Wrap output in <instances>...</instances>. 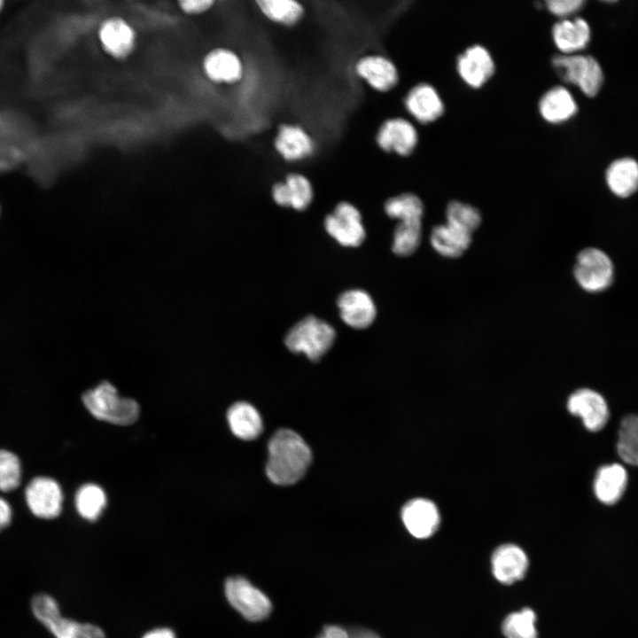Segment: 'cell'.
I'll return each mask as SVG.
<instances>
[{
    "mask_svg": "<svg viewBox=\"0 0 638 638\" xmlns=\"http://www.w3.org/2000/svg\"><path fill=\"white\" fill-rule=\"evenodd\" d=\"M614 268L610 257L598 248L580 251L574 266V276L580 286L589 292L607 289L612 283Z\"/></svg>",
    "mask_w": 638,
    "mask_h": 638,
    "instance_id": "6",
    "label": "cell"
},
{
    "mask_svg": "<svg viewBox=\"0 0 638 638\" xmlns=\"http://www.w3.org/2000/svg\"><path fill=\"white\" fill-rule=\"evenodd\" d=\"M74 504L79 515L89 521L97 520L106 506V495L96 484H85L76 492Z\"/></svg>",
    "mask_w": 638,
    "mask_h": 638,
    "instance_id": "29",
    "label": "cell"
},
{
    "mask_svg": "<svg viewBox=\"0 0 638 638\" xmlns=\"http://www.w3.org/2000/svg\"><path fill=\"white\" fill-rule=\"evenodd\" d=\"M590 27L582 18L563 19L552 28V37L563 54H572L587 47L590 41Z\"/></svg>",
    "mask_w": 638,
    "mask_h": 638,
    "instance_id": "22",
    "label": "cell"
},
{
    "mask_svg": "<svg viewBox=\"0 0 638 638\" xmlns=\"http://www.w3.org/2000/svg\"><path fill=\"white\" fill-rule=\"evenodd\" d=\"M536 615L532 609L524 608L508 615L502 623L506 638H538L535 627Z\"/></svg>",
    "mask_w": 638,
    "mask_h": 638,
    "instance_id": "34",
    "label": "cell"
},
{
    "mask_svg": "<svg viewBox=\"0 0 638 638\" xmlns=\"http://www.w3.org/2000/svg\"><path fill=\"white\" fill-rule=\"evenodd\" d=\"M143 638H176L173 630L167 627H159L147 632Z\"/></svg>",
    "mask_w": 638,
    "mask_h": 638,
    "instance_id": "40",
    "label": "cell"
},
{
    "mask_svg": "<svg viewBox=\"0 0 638 638\" xmlns=\"http://www.w3.org/2000/svg\"><path fill=\"white\" fill-rule=\"evenodd\" d=\"M13 517V510L9 501L0 495V532L7 528Z\"/></svg>",
    "mask_w": 638,
    "mask_h": 638,
    "instance_id": "38",
    "label": "cell"
},
{
    "mask_svg": "<svg viewBox=\"0 0 638 638\" xmlns=\"http://www.w3.org/2000/svg\"><path fill=\"white\" fill-rule=\"evenodd\" d=\"M583 4L582 0H550L547 1L545 5L552 14L566 17L578 12Z\"/></svg>",
    "mask_w": 638,
    "mask_h": 638,
    "instance_id": "36",
    "label": "cell"
},
{
    "mask_svg": "<svg viewBox=\"0 0 638 638\" xmlns=\"http://www.w3.org/2000/svg\"><path fill=\"white\" fill-rule=\"evenodd\" d=\"M335 336L331 325L309 315L288 331L284 343L290 351L303 353L311 361H317L331 347Z\"/></svg>",
    "mask_w": 638,
    "mask_h": 638,
    "instance_id": "4",
    "label": "cell"
},
{
    "mask_svg": "<svg viewBox=\"0 0 638 638\" xmlns=\"http://www.w3.org/2000/svg\"><path fill=\"white\" fill-rule=\"evenodd\" d=\"M578 105L571 92L563 86H555L547 90L539 102V112L548 122L557 124L572 118Z\"/></svg>",
    "mask_w": 638,
    "mask_h": 638,
    "instance_id": "23",
    "label": "cell"
},
{
    "mask_svg": "<svg viewBox=\"0 0 638 638\" xmlns=\"http://www.w3.org/2000/svg\"><path fill=\"white\" fill-rule=\"evenodd\" d=\"M446 217L447 224L471 235L481 223V215L476 207L456 200L448 203Z\"/></svg>",
    "mask_w": 638,
    "mask_h": 638,
    "instance_id": "33",
    "label": "cell"
},
{
    "mask_svg": "<svg viewBox=\"0 0 638 638\" xmlns=\"http://www.w3.org/2000/svg\"><path fill=\"white\" fill-rule=\"evenodd\" d=\"M324 227L338 244L347 247L359 246L366 232L359 210L349 202L338 203L324 220Z\"/></svg>",
    "mask_w": 638,
    "mask_h": 638,
    "instance_id": "9",
    "label": "cell"
},
{
    "mask_svg": "<svg viewBox=\"0 0 638 638\" xmlns=\"http://www.w3.org/2000/svg\"><path fill=\"white\" fill-rule=\"evenodd\" d=\"M313 194L311 183L299 173L287 175L284 182H278L272 187V198L277 205L299 211L310 205Z\"/></svg>",
    "mask_w": 638,
    "mask_h": 638,
    "instance_id": "21",
    "label": "cell"
},
{
    "mask_svg": "<svg viewBox=\"0 0 638 638\" xmlns=\"http://www.w3.org/2000/svg\"><path fill=\"white\" fill-rule=\"evenodd\" d=\"M617 450L625 463L638 466V415L630 414L622 418Z\"/></svg>",
    "mask_w": 638,
    "mask_h": 638,
    "instance_id": "30",
    "label": "cell"
},
{
    "mask_svg": "<svg viewBox=\"0 0 638 638\" xmlns=\"http://www.w3.org/2000/svg\"><path fill=\"white\" fill-rule=\"evenodd\" d=\"M407 111L419 122L430 123L444 113V104L435 88L419 83L410 89L404 99Z\"/></svg>",
    "mask_w": 638,
    "mask_h": 638,
    "instance_id": "19",
    "label": "cell"
},
{
    "mask_svg": "<svg viewBox=\"0 0 638 638\" xmlns=\"http://www.w3.org/2000/svg\"><path fill=\"white\" fill-rule=\"evenodd\" d=\"M627 473L619 463L602 466L596 472L594 491L596 498L603 503H616L625 492Z\"/></svg>",
    "mask_w": 638,
    "mask_h": 638,
    "instance_id": "24",
    "label": "cell"
},
{
    "mask_svg": "<svg viewBox=\"0 0 638 638\" xmlns=\"http://www.w3.org/2000/svg\"><path fill=\"white\" fill-rule=\"evenodd\" d=\"M214 4L211 0H183L179 1L180 8L188 14H200L209 10Z\"/></svg>",
    "mask_w": 638,
    "mask_h": 638,
    "instance_id": "37",
    "label": "cell"
},
{
    "mask_svg": "<svg viewBox=\"0 0 638 638\" xmlns=\"http://www.w3.org/2000/svg\"><path fill=\"white\" fill-rule=\"evenodd\" d=\"M256 4L269 20L284 25H296L304 16L303 5L295 0H258Z\"/></svg>",
    "mask_w": 638,
    "mask_h": 638,
    "instance_id": "28",
    "label": "cell"
},
{
    "mask_svg": "<svg viewBox=\"0 0 638 638\" xmlns=\"http://www.w3.org/2000/svg\"><path fill=\"white\" fill-rule=\"evenodd\" d=\"M203 69L207 78L216 83H235L243 75V64L239 57L224 48L209 51L204 58Z\"/></svg>",
    "mask_w": 638,
    "mask_h": 638,
    "instance_id": "20",
    "label": "cell"
},
{
    "mask_svg": "<svg viewBox=\"0 0 638 638\" xmlns=\"http://www.w3.org/2000/svg\"><path fill=\"white\" fill-rule=\"evenodd\" d=\"M82 400L93 416L113 424H131L139 415L137 402L119 396L117 389L109 382H102L97 387L86 391Z\"/></svg>",
    "mask_w": 638,
    "mask_h": 638,
    "instance_id": "2",
    "label": "cell"
},
{
    "mask_svg": "<svg viewBox=\"0 0 638 638\" xmlns=\"http://www.w3.org/2000/svg\"><path fill=\"white\" fill-rule=\"evenodd\" d=\"M492 572L495 579L503 584H512L522 580L528 568V557L517 545L503 544L498 547L491 558Z\"/></svg>",
    "mask_w": 638,
    "mask_h": 638,
    "instance_id": "18",
    "label": "cell"
},
{
    "mask_svg": "<svg viewBox=\"0 0 638 638\" xmlns=\"http://www.w3.org/2000/svg\"><path fill=\"white\" fill-rule=\"evenodd\" d=\"M350 638H379L374 632L365 629H355L349 632Z\"/></svg>",
    "mask_w": 638,
    "mask_h": 638,
    "instance_id": "41",
    "label": "cell"
},
{
    "mask_svg": "<svg viewBox=\"0 0 638 638\" xmlns=\"http://www.w3.org/2000/svg\"><path fill=\"white\" fill-rule=\"evenodd\" d=\"M605 180L616 196H631L638 190V162L629 157L612 161L606 169Z\"/></svg>",
    "mask_w": 638,
    "mask_h": 638,
    "instance_id": "25",
    "label": "cell"
},
{
    "mask_svg": "<svg viewBox=\"0 0 638 638\" xmlns=\"http://www.w3.org/2000/svg\"><path fill=\"white\" fill-rule=\"evenodd\" d=\"M3 4H4V2L0 0V11H1L2 8H3Z\"/></svg>",
    "mask_w": 638,
    "mask_h": 638,
    "instance_id": "42",
    "label": "cell"
},
{
    "mask_svg": "<svg viewBox=\"0 0 638 638\" xmlns=\"http://www.w3.org/2000/svg\"><path fill=\"white\" fill-rule=\"evenodd\" d=\"M356 74L371 88L386 92L396 86L399 81L398 70L392 60L382 55H367L355 64Z\"/></svg>",
    "mask_w": 638,
    "mask_h": 638,
    "instance_id": "17",
    "label": "cell"
},
{
    "mask_svg": "<svg viewBox=\"0 0 638 638\" xmlns=\"http://www.w3.org/2000/svg\"><path fill=\"white\" fill-rule=\"evenodd\" d=\"M22 481V463L12 451L0 448V492L16 490Z\"/></svg>",
    "mask_w": 638,
    "mask_h": 638,
    "instance_id": "35",
    "label": "cell"
},
{
    "mask_svg": "<svg viewBox=\"0 0 638 638\" xmlns=\"http://www.w3.org/2000/svg\"><path fill=\"white\" fill-rule=\"evenodd\" d=\"M567 408L571 414L581 417L585 427L591 432L603 429L610 416L604 398L587 388L579 389L571 394Z\"/></svg>",
    "mask_w": 638,
    "mask_h": 638,
    "instance_id": "10",
    "label": "cell"
},
{
    "mask_svg": "<svg viewBox=\"0 0 638 638\" xmlns=\"http://www.w3.org/2000/svg\"><path fill=\"white\" fill-rule=\"evenodd\" d=\"M456 69L467 85L478 89L493 76L495 66L490 52L484 46L475 44L458 56Z\"/></svg>",
    "mask_w": 638,
    "mask_h": 638,
    "instance_id": "13",
    "label": "cell"
},
{
    "mask_svg": "<svg viewBox=\"0 0 638 638\" xmlns=\"http://www.w3.org/2000/svg\"><path fill=\"white\" fill-rule=\"evenodd\" d=\"M401 519L409 533L417 539L431 537L440 524L437 506L425 498H415L408 502L401 510Z\"/></svg>",
    "mask_w": 638,
    "mask_h": 638,
    "instance_id": "12",
    "label": "cell"
},
{
    "mask_svg": "<svg viewBox=\"0 0 638 638\" xmlns=\"http://www.w3.org/2000/svg\"><path fill=\"white\" fill-rule=\"evenodd\" d=\"M430 242L440 255L455 258L468 249L471 243V235L446 223L432 229Z\"/></svg>",
    "mask_w": 638,
    "mask_h": 638,
    "instance_id": "27",
    "label": "cell"
},
{
    "mask_svg": "<svg viewBox=\"0 0 638 638\" xmlns=\"http://www.w3.org/2000/svg\"><path fill=\"white\" fill-rule=\"evenodd\" d=\"M227 419L233 434L245 440L256 439L262 431V421L256 408L246 402H237L228 410Z\"/></svg>",
    "mask_w": 638,
    "mask_h": 638,
    "instance_id": "26",
    "label": "cell"
},
{
    "mask_svg": "<svg viewBox=\"0 0 638 638\" xmlns=\"http://www.w3.org/2000/svg\"><path fill=\"white\" fill-rule=\"evenodd\" d=\"M385 214L399 222H421L424 205L413 193H403L388 198L385 203Z\"/></svg>",
    "mask_w": 638,
    "mask_h": 638,
    "instance_id": "31",
    "label": "cell"
},
{
    "mask_svg": "<svg viewBox=\"0 0 638 638\" xmlns=\"http://www.w3.org/2000/svg\"><path fill=\"white\" fill-rule=\"evenodd\" d=\"M317 638H350L349 632L338 626H329Z\"/></svg>",
    "mask_w": 638,
    "mask_h": 638,
    "instance_id": "39",
    "label": "cell"
},
{
    "mask_svg": "<svg viewBox=\"0 0 638 638\" xmlns=\"http://www.w3.org/2000/svg\"><path fill=\"white\" fill-rule=\"evenodd\" d=\"M376 141L380 149L408 156L415 150L418 135L411 122L403 118H391L379 127Z\"/></svg>",
    "mask_w": 638,
    "mask_h": 638,
    "instance_id": "11",
    "label": "cell"
},
{
    "mask_svg": "<svg viewBox=\"0 0 638 638\" xmlns=\"http://www.w3.org/2000/svg\"><path fill=\"white\" fill-rule=\"evenodd\" d=\"M311 458L308 446L297 432L279 430L268 443L267 476L276 485H292L304 476Z\"/></svg>",
    "mask_w": 638,
    "mask_h": 638,
    "instance_id": "1",
    "label": "cell"
},
{
    "mask_svg": "<svg viewBox=\"0 0 638 638\" xmlns=\"http://www.w3.org/2000/svg\"><path fill=\"white\" fill-rule=\"evenodd\" d=\"M98 36L105 51L116 59L128 58L135 49L136 33L120 17L105 19L99 27Z\"/></svg>",
    "mask_w": 638,
    "mask_h": 638,
    "instance_id": "14",
    "label": "cell"
},
{
    "mask_svg": "<svg viewBox=\"0 0 638 638\" xmlns=\"http://www.w3.org/2000/svg\"><path fill=\"white\" fill-rule=\"evenodd\" d=\"M31 611L55 638H105L99 626L63 617L58 602L48 594L34 595Z\"/></svg>",
    "mask_w": 638,
    "mask_h": 638,
    "instance_id": "3",
    "label": "cell"
},
{
    "mask_svg": "<svg viewBox=\"0 0 638 638\" xmlns=\"http://www.w3.org/2000/svg\"><path fill=\"white\" fill-rule=\"evenodd\" d=\"M24 500L34 517L49 520L60 515L64 494L57 480L48 476H36L25 486Z\"/></svg>",
    "mask_w": 638,
    "mask_h": 638,
    "instance_id": "7",
    "label": "cell"
},
{
    "mask_svg": "<svg viewBox=\"0 0 638 638\" xmlns=\"http://www.w3.org/2000/svg\"><path fill=\"white\" fill-rule=\"evenodd\" d=\"M552 66L564 82L578 86L587 97H595L603 85L602 67L592 56L560 54L552 58Z\"/></svg>",
    "mask_w": 638,
    "mask_h": 638,
    "instance_id": "5",
    "label": "cell"
},
{
    "mask_svg": "<svg viewBox=\"0 0 638 638\" xmlns=\"http://www.w3.org/2000/svg\"><path fill=\"white\" fill-rule=\"evenodd\" d=\"M421 222H399L393 231V252L400 256L412 254L421 241Z\"/></svg>",
    "mask_w": 638,
    "mask_h": 638,
    "instance_id": "32",
    "label": "cell"
},
{
    "mask_svg": "<svg viewBox=\"0 0 638 638\" xmlns=\"http://www.w3.org/2000/svg\"><path fill=\"white\" fill-rule=\"evenodd\" d=\"M337 305L344 323L354 329L367 328L376 318L375 303L370 294L363 290L354 289L344 292L339 295Z\"/></svg>",
    "mask_w": 638,
    "mask_h": 638,
    "instance_id": "15",
    "label": "cell"
},
{
    "mask_svg": "<svg viewBox=\"0 0 638 638\" xmlns=\"http://www.w3.org/2000/svg\"><path fill=\"white\" fill-rule=\"evenodd\" d=\"M277 153L286 161H300L314 153L315 142L310 135L298 124L283 123L274 139Z\"/></svg>",
    "mask_w": 638,
    "mask_h": 638,
    "instance_id": "16",
    "label": "cell"
},
{
    "mask_svg": "<svg viewBox=\"0 0 638 638\" xmlns=\"http://www.w3.org/2000/svg\"><path fill=\"white\" fill-rule=\"evenodd\" d=\"M224 591L232 607L251 621L265 619L271 611V603L266 595L243 577L229 578Z\"/></svg>",
    "mask_w": 638,
    "mask_h": 638,
    "instance_id": "8",
    "label": "cell"
}]
</instances>
